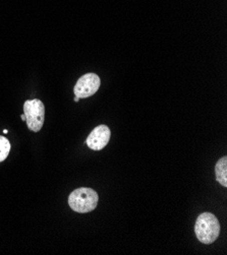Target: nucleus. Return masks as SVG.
I'll return each mask as SVG.
<instances>
[{
  "instance_id": "nucleus-5",
  "label": "nucleus",
  "mask_w": 227,
  "mask_h": 255,
  "mask_svg": "<svg viewBox=\"0 0 227 255\" xmlns=\"http://www.w3.org/2000/svg\"><path fill=\"white\" fill-rule=\"evenodd\" d=\"M111 136L110 128L107 125H99L91 131L86 142L87 145L93 150L103 149L109 142Z\"/></svg>"
},
{
  "instance_id": "nucleus-10",
  "label": "nucleus",
  "mask_w": 227,
  "mask_h": 255,
  "mask_svg": "<svg viewBox=\"0 0 227 255\" xmlns=\"http://www.w3.org/2000/svg\"><path fill=\"white\" fill-rule=\"evenodd\" d=\"M3 132H4V133H5V134H6V133H7V132H8V131H7V129H4V130H3Z\"/></svg>"
},
{
  "instance_id": "nucleus-4",
  "label": "nucleus",
  "mask_w": 227,
  "mask_h": 255,
  "mask_svg": "<svg viewBox=\"0 0 227 255\" xmlns=\"http://www.w3.org/2000/svg\"><path fill=\"white\" fill-rule=\"evenodd\" d=\"M100 86L101 81L96 73H86L78 80L73 88V93L80 99L89 98L97 93Z\"/></svg>"
},
{
  "instance_id": "nucleus-8",
  "label": "nucleus",
  "mask_w": 227,
  "mask_h": 255,
  "mask_svg": "<svg viewBox=\"0 0 227 255\" xmlns=\"http://www.w3.org/2000/svg\"><path fill=\"white\" fill-rule=\"evenodd\" d=\"M20 118H21L22 121H26V116H24V114H22V115L20 116Z\"/></svg>"
},
{
  "instance_id": "nucleus-7",
  "label": "nucleus",
  "mask_w": 227,
  "mask_h": 255,
  "mask_svg": "<svg viewBox=\"0 0 227 255\" xmlns=\"http://www.w3.org/2000/svg\"><path fill=\"white\" fill-rule=\"evenodd\" d=\"M10 142L4 136H0V163L3 162L9 155Z\"/></svg>"
},
{
  "instance_id": "nucleus-6",
  "label": "nucleus",
  "mask_w": 227,
  "mask_h": 255,
  "mask_svg": "<svg viewBox=\"0 0 227 255\" xmlns=\"http://www.w3.org/2000/svg\"><path fill=\"white\" fill-rule=\"evenodd\" d=\"M216 180L223 187H227V158H221L215 166Z\"/></svg>"
},
{
  "instance_id": "nucleus-3",
  "label": "nucleus",
  "mask_w": 227,
  "mask_h": 255,
  "mask_svg": "<svg viewBox=\"0 0 227 255\" xmlns=\"http://www.w3.org/2000/svg\"><path fill=\"white\" fill-rule=\"evenodd\" d=\"M23 114L26 116L28 128L31 131L38 132L42 129L45 120V107L41 100L33 99L24 102Z\"/></svg>"
},
{
  "instance_id": "nucleus-2",
  "label": "nucleus",
  "mask_w": 227,
  "mask_h": 255,
  "mask_svg": "<svg viewBox=\"0 0 227 255\" xmlns=\"http://www.w3.org/2000/svg\"><path fill=\"white\" fill-rule=\"evenodd\" d=\"M99 202L98 193L88 187H81L73 190L68 196V206L72 211L79 214H87L94 211Z\"/></svg>"
},
{
  "instance_id": "nucleus-1",
  "label": "nucleus",
  "mask_w": 227,
  "mask_h": 255,
  "mask_svg": "<svg viewBox=\"0 0 227 255\" xmlns=\"http://www.w3.org/2000/svg\"><path fill=\"white\" fill-rule=\"evenodd\" d=\"M220 223L215 215L203 213L197 218L195 234L201 243L209 245L217 240L220 234Z\"/></svg>"
},
{
  "instance_id": "nucleus-9",
  "label": "nucleus",
  "mask_w": 227,
  "mask_h": 255,
  "mask_svg": "<svg viewBox=\"0 0 227 255\" xmlns=\"http://www.w3.org/2000/svg\"><path fill=\"white\" fill-rule=\"evenodd\" d=\"M80 101V98L78 97H74V102H79Z\"/></svg>"
}]
</instances>
